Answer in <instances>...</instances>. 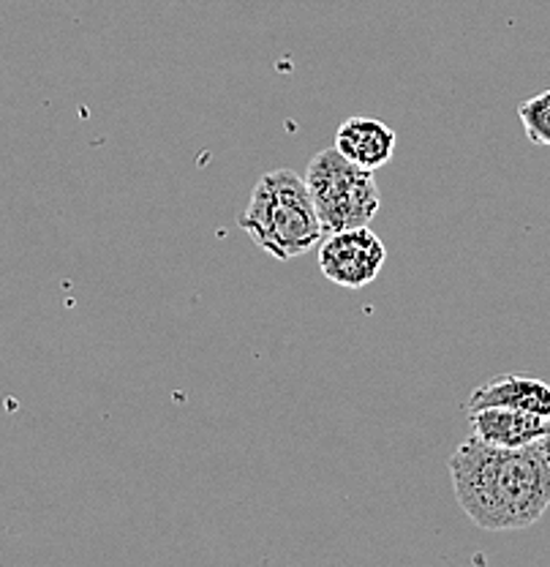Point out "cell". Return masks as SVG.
I'll list each match as a JSON object with an SVG mask.
<instances>
[{
	"mask_svg": "<svg viewBox=\"0 0 550 567\" xmlns=\"http://www.w3.org/2000/svg\"><path fill=\"white\" fill-rule=\"evenodd\" d=\"M447 470L460 511L480 529H526L550 507V436L496 447L471 434L447 458Z\"/></svg>",
	"mask_w": 550,
	"mask_h": 567,
	"instance_id": "6da1fadb",
	"label": "cell"
},
{
	"mask_svg": "<svg viewBox=\"0 0 550 567\" xmlns=\"http://www.w3.org/2000/svg\"><path fill=\"white\" fill-rule=\"evenodd\" d=\"M240 227L281 262L309 254L324 235L309 183L294 169H273L259 177L240 216Z\"/></svg>",
	"mask_w": 550,
	"mask_h": 567,
	"instance_id": "7a4b0ae2",
	"label": "cell"
},
{
	"mask_svg": "<svg viewBox=\"0 0 550 567\" xmlns=\"http://www.w3.org/2000/svg\"><path fill=\"white\" fill-rule=\"evenodd\" d=\"M305 183L324 233L369 227L382 208V194L371 169L357 167L335 147L316 153L305 169Z\"/></svg>",
	"mask_w": 550,
	"mask_h": 567,
	"instance_id": "3957f363",
	"label": "cell"
},
{
	"mask_svg": "<svg viewBox=\"0 0 550 567\" xmlns=\"http://www.w3.org/2000/svg\"><path fill=\"white\" fill-rule=\"evenodd\" d=\"M384 262H387V248L371 227L330 233V238L319 246L322 274L346 289L369 287L378 279Z\"/></svg>",
	"mask_w": 550,
	"mask_h": 567,
	"instance_id": "277c9868",
	"label": "cell"
},
{
	"mask_svg": "<svg viewBox=\"0 0 550 567\" xmlns=\"http://www.w3.org/2000/svg\"><path fill=\"white\" fill-rule=\"evenodd\" d=\"M466 415H469L471 434L496 447H523L550 436V421L512 406H480Z\"/></svg>",
	"mask_w": 550,
	"mask_h": 567,
	"instance_id": "5b68a950",
	"label": "cell"
},
{
	"mask_svg": "<svg viewBox=\"0 0 550 567\" xmlns=\"http://www.w3.org/2000/svg\"><path fill=\"white\" fill-rule=\"evenodd\" d=\"M395 145H398V137H395L393 128L376 117L354 115L341 123L339 132H335V151L357 167L371 169V173H376L393 158Z\"/></svg>",
	"mask_w": 550,
	"mask_h": 567,
	"instance_id": "8992f818",
	"label": "cell"
},
{
	"mask_svg": "<svg viewBox=\"0 0 550 567\" xmlns=\"http://www.w3.org/2000/svg\"><path fill=\"white\" fill-rule=\"evenodd\" d=\"M480 406H512V410L550 421V385L535 377H494L485 385L471 390L469 401H466V412L480 410Z\"/></svg>",
	"mask_w": 550,
	"mask_h": 567,
	"instance_id": "52a82bcc",
	"label": "cell"
},
{
	"mask_svg": "<svg viewBox=\"0 0 550 567\" xmlns=\"http://www.w3.org/2000/svg\"><path fill=\"white\" fill-rule=\"evenodd\" d=\"M518 117L523 132L535 145L550 147V91L537 93L518 106Z\"/></svg>",
	"mask_w": 550,
	"mask_h": 567,
	"instance_id": "ba28073f",
	"label": "cell"
}]
</instances>
